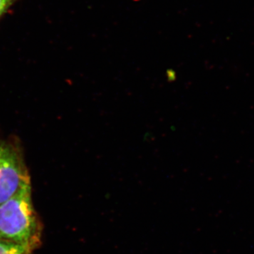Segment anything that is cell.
Segmentation results:
<instances>
[{
	"instance_id": "7a4b0ae2",
	"label": "cell",
	"mask_w": 254,
	"mask_h": 254,
	"mask_svg": "<svg viewBox=\"0 0 254 254\" xmlns=\"http://www.w3.org/2000/svg\"><path fill=\"white\" fill-rule=\"evenodd\" d=\"M30 182L19 142L12 138H0V204Z\"/></svg>"
},
{
	"instance_id": "6da1fadb",
	"label": "cell",
	"mask_w": 254,
	"mask_h": 254,
	"mask_svg": "<svg viewBox=\"0 0 254 254\" xmlns=\"http://www.w3.org/2000/svg\"><path fill=\"white\" fill-rule=\"evenodd\" d=\"M43 225L33 201L31 182L0 204V240L34 252L42 243Z\"/></svg>"
},
{
	"instance_id": "277c9868",
	"label": "cell",
	"mask_w": 254,
	"mask_h": 254,
	"mask_svg": "<svg viewBox=\"0 0 254 254\" xmlns=\"http://www.w3.org/2000/svg\"><path fill=\"white\" fill-rule=\"evenodd\" d=\"M18 0H0V16L6 12L11 5L14 4Z\"/></svg>"
},
{
	"instance_id": "3957f363",
	"label": "cell",
	"mask_w": 254,
	"mask_h": 254,
	"mask_svg": "<svg viewBox=\"0 0 254 254\" xmlns=\"http://www.w3.org/2000/svg\"><path fill=\"white\" fill-rule=\"evenodd\" d=\"M33 252L23 246L0 240V254H32Z\"/></svg>"
}]
</instances>
